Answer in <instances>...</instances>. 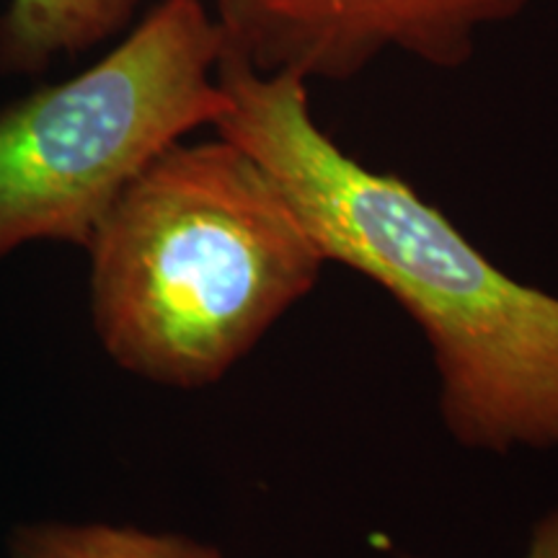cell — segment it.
Returning a JSON list of instances; mask_svg holds the SVG:
<instances>
[{
	"label": "cell",
	"instance_id": "obj_1",
	"mask_svg": "<svg viewBox=\"0 0 558 558\" xmlns=\"http://www.w3.org/2000/svg\"><path fill=\"white\" fill-rule=\"evenodd\" d=\"M220 137L275 179L326 262L386 288L429 341L439 411L463 448H558V298L512 279L393 173L318 128L308 81L222 50Z\"/></svg>",
	"mask_w": 558,
	"mask_h": 558
},
{
	"label": "cell",
	"instance_id": "obj_4",
	"mask_svg": "<svg viewBox=\"0 0 558 558\" xmlns=\"http://www.w3.org/2000/svg\"><path fill=\"white\" fill-rule=\"evenodd\" d=\"M530 0H215L222 50L262 73L349 81L386 52L435 68L471 60L486 26Z\"/></svg>",
	"mask_w": 558,
	"mask_h": 558
},
{
	"label": "cell",
	"instance_id": "obj_6",
	"mask_svg": "<svg viewBox=\"0 0 558 558\" xmlns=\"http://www.w3.org/2000/svg\"><path fill=\"white\" fill-rule=\"evenodd\" d=\"M9 558H222V554L186 535L132 525L26 522L11 533Z\"/></svg>",
	"mask_w": 558,
	"mask_h": 558
},
{
	"label": "cell",
	"instance_id": "obj_3",
	"mask_svg": "<svg viewBox=\"0 0 558 558\" xmlns=\"http://www.w3.org/2000/svg\"><path fill=\"white\" fill-rule=\"evenodd\" d=\"M222 32L163 0L99 62L0 109V259L34 241L86 248L160 153L220 120Z\"/></svg>",
	"mask_w": 558,
	"mask_h": 558
},
{
	"label": "cell",
	"instance_id": "obj_7",
	"mask_svg": "<svg viewBox=\"0 0 558 558\" xmlns=\"http://www.w3.org/2000/svg\"><path fill=\"white\" fill-rule=\"evenodd\" d=\"M416 558V556H403ZM522 558H558V507L550 509L548 514L535 522L533 533H530L527 550Z\"/></svg>",
	"mask_w": 558,
	"mask_h": 558
},
{
	"label": "cell",
	"instance_id": "obj_2",
	"mask_svg": "<svg viewBox=\"0 0 558 558\" xmlns=\"http://www.w3.org/2000/svg\"><path fill=\"white\" fill-rule=\"evenodd\" d=\"M86 251L101 347L171 388L218 383L329 264L275 179L220 135L145 166Z\"/></svg>",
	"mask_w": 558,
	"mask_h": 558
},
{
	"label": "cell",
	"instance_id": "obj_5",
	"mask_svg": "<svg viewBox=\"0 0 558 558\" xmlns=\"http://www.w3.org/2000/svg\"><path fill=\"white\" fill-rule=\"evenodd\" d=\"M140 0H11L0 16V70L41 73L120 34Z\"/></svg>",
	"mask_w": 558,
	"mask_h": 558
}]
</instances>
